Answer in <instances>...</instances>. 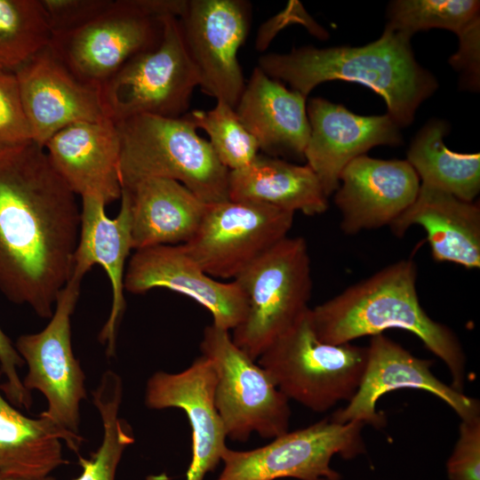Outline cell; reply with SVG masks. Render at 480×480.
Returning a JSON list of instances; mask_svg holds the SVG:
<instances>
[{"label": "cell", "mask_w": 480, "mask_h": 480, "mask_svg": "<svg viewBox=\"0 0 480 480\" xmlns=\"http://www.w3.org/2000/svg\"><path fill=\"white\" fill-rule=\"evenodd\" d=\"M34 141L0 149V292L50 319L68 281L81 211Z\"/></svg>", "instance_id": "1"}, {"label": "cell", "mask_w": 480, "mask_h": 480, "mask_svg": "<svg viewBox=\"0 0 480 480\" xmlns=\"http://www.w3.org/2000/svg\"><path fill=\"white\" fill-rule=\"evenodd\" d=\"M417 266L412 260L388 265L327 301L311 308L314 329L325 343H350L388 329L416 335L447 366L452 388L463 393L466 355L447 325L433 320L420 303Z\"/></svg>", "instance_id": "2"}, {"label": "cell", "mask_w": 480, "mask_h": 480, "mask_svg": "<svg viewBox=\"0 0 480 480\" xmlns=\"http://www.w3.org/2000/svg\"><path fill=\"white\" fill-rule=\"evenodd\" d=\"M410 39L385 28L379 39L364 46H303L289 53L264 54L258 67L306 98L316 85L331 80L364 84L385 100L388 115L396 124L405 126L437 87L435 77L416 61Z\"/></svg>", "instance_id": "3"}, {"label": "cell", "mask_w": 480, "mask_h": 480, "mask_svg": "<svg viewBox=\"0 0 480 480\" xmlns=\"http://www.w3.org/2000/svg\"><path fill=\"white\" fill-rule=\"evenodd\" d=\"M115 124L121 143L122 188L144 179L163 178L181 183L206 204L229 200V171L185 115H140Z\"/></svg>", "instance_id": "4"}, {"label": "cell", "mask_w": 480, "mask_h": 480, "mask_svg": "<svg viewBox=\"0 0 480 480\" xmlns=\"http://www.w3.org/2000/svg\"><path fill=\"white\" fill-rule=\"evenodd\" d=\"M368 358V348L321 341L308 308L258 358L278 389L316 412L356 393Z\"/></svg>", "instance_id": "5"}, {"label": "cell", "mask_w": 480, "mask_h": 480, "mask_svg": "<svg viewBox=\"0 0 480 480\" xmlns=\"http://www.w3.org/2000/svg\"><path fill=\"white\" fill-rule=\"evenodd\" d=\"M234 281L245 294L248 308L231 339L257 360L308 308L312 278L306 240L284 237Z\"/></svg>", "instance_id": "6"}, {"label": "cell", "mask_w": 480, "mask_h": 480, "mask_svg": "<svg viewBox=\"0 0 480 480\" xmlns=\"http://www.w3.org/2000/svg\"><path fill=\"white\" fill-rule=\"evenodd\" d=\"M161 20L160 44L131 58L100 86L106 116L114 123L140 115L177 118L188 112L198 75L178 18Z\"/></svg>", "instance_id": "7"}, {"label": "cell", "mask_w": 480, "mask_h": 480, "mask_svg": "<svg viewBox=\"0 0 480 480\" xmlns=\"http://www.w3.org/2000/svg\"><path fill=\"white\" fill-rule=\"evenodd\" d=\"M200 350L216 372L215 406L227 437L246 442L252 432L275 438L288 431L289 399L267 371L235 345L228 331L206 326Z\"/></svg>", "instance_id": "8"}, {"label": "cell", "mask_w": 480, "mask_h": 480, "mask_svg": "<svg viewBox=\"0 0 480 480\" xmlns=\"http://www.w3.org/2000/svg\"><path fill=\"white\" fill-rule=\"evenodd\" d=\"M364 427L360 421L340 424L328 417L287 431L253 450L227 448L221 460L224 467L216 480H340V474L330 466L331 460L336 454L347 460L363 454Z\"/></svg>", "instance_id": "9"}, {"label": "cell", "mask_w": 480, "mask_h": 480, "mask_svg": "<svg viewBox=\"0 0 480 480\" xmlns=\"http://www.w3.org/2000/svg\"><path fill=\"white\" fill-rule=\"evenodd\" d=\"M82 280L70 276L47 325L38 332L20 335L14 344L28 366L24 387L29 392L39 391L47 402L40 415L75 435H80V404L87 396L85 374L71 344V316Z\"/></svg>", "instance_id": "10"}, {"label": "cell", "mask_w": 480, "mask_h": 480, "mask_svg": "<svg viewBox=\"0 0 480 480\" xmlns=\"http://www.w3.org/2000/svg\"><path fill=\"white\" fill-rule=\"evenodd\" d=\"M162 35L161 18L136 0H111L86 23L51 36L49 47L79 80L100 88L131 58L156 48Z\"/></svg>", "instance_id": "11"}, {"label": "cell", "mask_w": 480, "mask_h": 480, "mask_svg": "<svg viewBox=\"0 0 480 480\" xmlns=\"http://www.w3.org/2000/svg\"><path fill=\"white\" fill-rule=\"evenodd\" d=\"M294 213L255 202L209 204L185 252L212 277L236 278L288 236Z\"/></svg>", "instance_id": "12"}, {"label": "cell", "mask_w": 480, "mask_h": 480, "mask_svg": "<svg viewBox=\"0 0 480 480\" xmlns=\"http://www.w3.org/2000/svg\"><path fill=\"white\" fill-rule=\"evenodd\" d=\"M187 52L206 94L236 108L245 86L236 53L251 20L242 0H187L178 18Z\"/></svg>", "instance_id": "13"}, {"label": "cell", "mask_w": 480, "mask_h": 480, "mask_svg": "<svg viewBox=\"0 0 480 480\" xmlns=\"http://www.w3.org/2000/svg\"><path fill=\"white\" fill-rule=\"evenodd\" d=\"M366 367L355 396L331 420L340 424L360 421L376 428L385 425V416L376 410L377 402L388 392L412 388L435 395L445 402L461 420L480 417L479 401L455 390L431 372L432 360L414 356L384 334L372 336Z\"/></svg>", "instance_id": "14"}, {"label": "cell", "mask_w": 480, "mask_h": 480, "mask_svg": "<svg viewBox=\"0 0 480 480\" xmlns=\"http://www.w3.org/2000/svg\"><path fill=\"white\" fill-rule=\"evenodd\" d=\"M15 75L33 141L44 148L55 133L70 124L108 119L100 88L75 76L49 44Z\"/></svg>", "instance_id": "15"}, {"label": "cell", "mask_w": 480, "mask_h": 480, "mask_svg": "<svg viewBox=\"0 0 480 480\" xmlns=\"http://www.w3.org/2000/svg\"><path fill=\"white\" fill-rule=\"evenodd\" d=\"M124 290L140 294L166 288L184 294L212 314V324L234 330L245 318L248 303L235 282L215 280L185 252L181 244L136 250L124 274Z\"/></svg>", "instance_id": "16"}, {"label": "cell", "mask_w": 480, "mask_h": 480, "mask_svg": "<svg viewBox=\"0 0 480 480\" xmlns=\"http://www.w3.org/2000/svg\"><path fill=\"white\" fill-rule=\"evenodd\" d=\"M217 375L212 362L197 357L177 373L158 371L148 380L145 404L149 409L183 410L192 430V459L187 480H204L216 468L226 449V431L215 406Z\"/></svg>", "instance_id": "17"}, {"label": "cell", "mask_w": 480, "mask_h": 480, "mask_svg": "<svg viewBox=\"0 0 480 480\" xmlns=\"http://www.w3.org/2000/svg\"><path fill=\"white\" fill-rule=\"evenodd\" d=\"M307 114L310 133L304 159L327 197L338 189L340 175L353 159L379 145L402 143L399 126L388 114L359 116L322 98L310 100Z\"/></svg>", "instance_id": "18"}, {"label": "cell", "mask_w": 480, "mask_h": 480, "mask_svg": "<svg viewBox=\"0 0 480 480\" xmlns=\"http://www.w3.org/2000/svg\"><path fill=\"white\" fill-rule=\"evenodd\" d=\"M420 178L407 160H382L362 155L340 175L334 202L347 235L390 225L414 202Z\"/></svg>", "instance_id": "19"}, {"label": "cell", "mask_w": 480, "mask_h": 480, "mask_svg": "<svg viewBox=\"0 0 480 480\" xmlns=\"http://www.w3.org/2000/svg\"><path fill=\"white\" fill-rule=\"evenodd\" d=\"M119 213L106 214V204L92 197H82L80 231L73 257L71 276L83 279L97 264L105 269L112 289L109 316L98 340L106 345V355H116L117 331L125 310L124 265L132 248L130 196L122 189Z\"/></svg>", "instance_id": "20"}, {"label": "cell", "mask_w": 480, "mask_h": 480, "mask_svg": "<svg viewBox=\"0 0 480 480\" xmlns=\"http://www.w3.org/2000/svg\"><path fill=\"white\" fill-rule=\"evenodd\" d=\"M44 149L76 195L95 197L106 205L121 198V143L113 121L70 124L55 133Z\"/></svg>", "instance_id": "21"}, {"label": "cell", "mask_w": 480, "mask_h": 480, "mask_svg": "<svg viewBox=\"0 0 480 480\" xmlns=\"http://www.w3.org/2000/svg\"><path fill=\"white\" fill-rule=\"evenodd\" d=\"M235 111L267 155L304 159L310 126L301 93L256 67Z\"/></svg>", "instance_id": "22"}, {"label": "cell", "mask_w": 480, "mask_h": 480, "mask_svg": "<svg viewBox=\"0 0 480 480\" xmlns=\"http://www.w3.org/2000/svg\"><path fill=\"white\" fill-rule=\"evenodd\" d=\"M412 225L421 226L438 262H452L468 269L480 268V205L436 188L421 184L416 199L390 225L403 236Z\"/></svg>", "instance_id": "23"}, {"label": "cell", "mask_w": 480, "mask_h": 480, "mask_svg": "<svg viewBox=\"0 0 480 480\" xmlns=\"http://www.w3.org/2000/svg\"><path fill=\"white\" fill-rule=\"evenodd\" d=\"M128 192L131 205L132 248L187 243L200 227L208 205L181 183L148 178Z\"/></svg>", "instance_id": "24"}, {"label": "cell", "mask_w": 480, "mask_h": 480, "mask_svg": "<svg viewBox=\"0 0 480 480\" xmlns=\"http://www.w3.org/2000/svg\"><path fill=\"white\" fill-rule=\"evenodd\" d=\"M2 376L0 370V380ZM61 441L79 454L84 438L60 428L44 416L27 417L0 389L1 474L22 479L51 476L59 467L68 463L63 456Z\"/></svg>", "instance_id": "25"}, {"label": "cell", "mask_w": 480, "mask_h": 480, "mask_svg": "<svg viewBox=\"0 0 480 480\" xmlns=\"http://www.w3.org/2000/svg\"><path fill=\"white\" fill-rule=\"evenodd\" d=\"M228 198L309 216L328 209V197L308 164L299 165L259 154L247 166L229 171Z\"/></svg>", "instance_id": "26"}, {"label": "cell", "mask_w": 480, "mask_h": 480, "mask_svg": "<svg viewBox=\"0 0 480 480\" xmlns=\"http://www.w3.org/2000/svg\"><path fill=\"white\" fill-rule=\"evenodd\" d=\"M448 124L432 120L412 140L407 162L421 184L447 192L459 199L473 202L480 191V155L460 154L448 149L444 136Z\"/></svg>", "instance_id": "27"}, {"label": "cell", "mask_w": 480, "mask_h": 480, "mask_svg": "<svg viewBox=\"0 0 480 480\" xmlns=\"http://www.w3.org/2000/svg\"><path fill=\"white\" fill-rule=\"evenodd\" d=\"M50 40L40 0H0V71L15 73Z\"/></svg>", "instance_id": "28"}, {"label": "cell", "mask_w": 480, "mask_h": 480, "mask_svg": "<svg viewBox=\"0 0 480 480\" xmlns=\"http://www.w3.org/2000/svg\"><path fill=\"white\" fill-rule=\"evenodd\" d=\"M476 0H398L390 4L385 28L409 37L419 30L449 29L459 35L479 17Z\"/></svg>", "instance_id": "29"}, {"label": "cell", "mask_w": 480, "mask_h": 480, "mask_svg": "<svg viewBox=\"0 0 480 480\" xmlns=\"http://www.w3.org/2000/svg\"><path fill=\"white\" fill-rule=\"evenodd\" d=\"M185 116L209 135L213 152L228 171L244 168L257 156L260 148L256 139L227 103L217 100L213 108L188 111Z\"/></svg>", "instance_id": "30"}, {"label": "cell", "mask_w": 480, "mask_h": 480, "mask_svg": "<svg viewBox=\"0 0 480 480\" xmlns=\"http://www.w3.org/2000/svg\"><path fill=\"white\" fill-rule=\"evenodd\" d=\"M103 434L98 449L89 458L77 454L81 474L73 480H115L124 450L135 438L131 427L120 419L108 416L101 420Z\"/></svg>", "instance_id": "31"}, {"label": "cell", "mask_w": 480, "mask_h": 480, "mask_svg": "<svg viewBox=\"0 0 480 480\" xmlns=\"http://www.w3.org/2000/svg\"><path fill=\"white\" fill-rule=\"evenodd\" d=\"M33 141L15 73L0 71V149Z\"/></svg>", "instance_id": "32"}, {"label": "cell", "mask_w": 480, "mask_h": 480, "mask_svg": "<svg viewBox=\"0 0 480 480\" xmlns=\"http://www.w3.org/2000/svg\"><path fill=\"white\" fill-rule=\"evenodd\" d=\"M446 470L449 480H480V417L461 420Z\"/></svg>", "instance_id": "33"}, {"label": "cell", "mask_w": 480, "mask_h": 480, "mask_svg": "<svg viewBox=\"0 0 480 480\" xmlns=\"http://www.w3.org/2000/svg\"><path fill=\"white\" fill-rule=\"evenodd\" d=\"M51 36L64 33L86 23L110 4L111 0H40Z\"/></svg>", "instance_id": "34"}, {"label": "cell", "mask_w": 480, "mask_h": 480, "mask_svg": "<svg viewBox=\"0 0 480 480\" xmlns=\"http://www.w3.org/2000/svg\"><path fill=\"white\" fill-rule=\"evenodd\" d=\"M24 364L14 344L0 328V370L6 379L0 384V389L12 404L29 409L33 404L32 395L24 387L18 372Z\"/></svg>", "instance_id": "35"}, {"label": "cell", "mask_w": 480, "mask_h": 480, "mask_svg": "<svg viewBox=\"0 0 480 480\" xmlns=\"http://www.w3.org/2000/svg\"><path fill=\"white\" fill-rule=\"evenodd\" d=\"M457 36L460 47L449 62L461 73L463 85L476 88L479 84L480 17L475 19Z\"/></svg>", "instance_id": "36"}, {"label": "cell", "mask_w": 480, "mask_h": 480, "mask_svg": "<svg viewBox=\"0 0 480 480\" xmlns=\"http://www.w3.org/2000/svg\"><path fill=\"white\" fill-rule=\"evenodd\" d=\"M0 480H57V479L54 478L52 476H46V477H44V478H40V479H22V478H17V477L5 476V475H3V474L0 473Z\"/></svg>", "instance_id": "37"}]
</instances>
